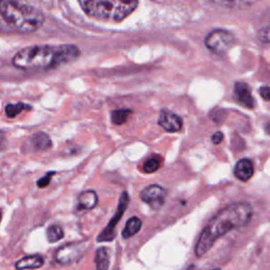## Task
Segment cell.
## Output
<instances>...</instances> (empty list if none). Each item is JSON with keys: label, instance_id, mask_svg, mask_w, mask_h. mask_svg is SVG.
I'll return each mask as SVG.
<instances>
[{"label": "cell", "instance_id": "30bf717a", "mask_svg": "<svg viewBox=\"0 0 270 270\" xmlns=\"http://www.w3.org/2000/svg\"><path fill=\"white\" fill-rule=\"evenodd\" d=\"M234 95L238 103L249 109H254L255 102L251 94L250 87L245 83H236L234 85Z\"/></svg>", "mask_w": 270, "mask_h": 270}, {"label": "cell", "instance_id": "603a6c76", "mask_svg": "<svg viewBox=\"0 0 270 270\" xmlns=\"http://www.w3.org/2000/svg\"><path fill=\"white\" fill-rule=\"evenodd\" d=\"M260 95L262 96L263 99L267 100L269 102L270 100V87H261L260 88Z\"/></svg>", "mask_w": 270, "mask_h": 270}, {"label": "cell", "instance_id": "7402d4cb", "mask_svg": "<svg viewBox=\"0 0 270 270\" xmlns=\"http://www.w3.org/2000/svg\"><path fill=\"white\" fill-rule=\"evenodd\" d=\"M259 38L262 42L264 43H268L270 42V27L264 28L260 31L259 33Z\"/></svg>", "mask_w": 270, "mask_h": 270}, {"label": "cell", "instance_id": "277c9868", "mask_svg": "<svg viewBox=\"0 0 270 270\" xmlns=\"http://www.w3.org/2000/svg\"><path fill=\"white\" fill-rule=\"evenodd\" d=\"M79 5L85 13L96 20L121 22L131 15L139 7L137 1L119 0H83Z\"/></svg>", "mask_w": 270, "mask_h": 270}, {"label": "cell", "instance_id": "ffe728a7", "mask_svg": "<svg viewBox=\"0 0 270 270\" xmlns=\"http://www.w3.org/2000/svg\"><path fill=\"white\" fill-rule=\"evenodd\" d=\"M26 108L31 109V107L24 105L23 103L9 104L7 107H5V115H7L9 118H14Z\"/></svg>", "mask_w": 270, "mask_h": 270}, {"label": "cell", "instance_id": "7a4b0ae2", "mask_svg": "<svg viewBox=\"0 0 270 270\" xmlns=\"http://www.w3.org/2000/svg\"><path fill=\"white\" fill-rule=\"evenodd\" d=\"M79 54V49L74 45L31 46L17 52L12 62L20 70L42 71L70 64Z\"/></svg>", "mask_w": 270, "mask_h": 270}, {"label": "cell", "instance_id": "7c38bea8", "mask_svg": "<svg viewBox=\"0 0 270 270\" xmlns=\"http://www.w3.org/2000/svg\"><path fill=\"white\" fill-rule=\"evenodd\" d=\"M45 259L39 254L26 255L22 259L15 263V267L18 270H26V269H38L43 266Z\"/></svg>", "mask_w": 270, "mask_h": 270}, {"label": "cell", "instance_id": "cb8c5ba5", "mask_svg": "<svg viewBox=\"0 0 270 270\" xmlns=\"http://www.w3.org/2000/svg\"><path fill=\"white\" fill-rule=\"evenodd\" d=\"M223 140H224V135L222 132H219V131L216 132V133L213 134L211 137V141L213 144H215V145H219V144L223 142Z\"/></svg>", "mask_w": 270, "mask_h": 270}, {"label": "cell", "instance_id": "9a60e30c", "mask_svg": "<svg viewBox=\"0 0 270 270\" xmlns=\"http://www.w3.org/2000/svg\"><path fill=\"white\" fill-rule=\"evenodd\" d=\"M33 146L36 150H40V151H45L52 147V141L50 139L49 135L43 133V132H37L33 134L32 137Z\"/></svg>", "mask_w": 270, "mask_h": 270}, {"label": "cell", "instance_id": "5b68a950", "mask_svg": "<svg viewBox=\"0 0 270 270\" xmlns=\"http://www.w3.org/2000/svg\"><path fill=\"white\" fill-rule=\"evenodd\" d=\"M234 36L226 30H213L206 36L205 46L210 52L216 55H223L234 46Z\"/></svg>", "mask_w": 270, "mask_h": 270}, {"label": "cell", "instance_id": "9c48e42d", "mask_svg": "<svg viewBox=\"0 0 270 270\" xmlns=\"http://www.w3.org/2000/svg\"><path fill=\"white\" fill-rule=\"evenodd\" d=\"M158 124L167 132L175 133V132H179L183 127V119L180 115L175 114L170 110L164 109L160 113Z\"/></svg>", "mask_w": 270, "mask_h": 270}, {"label": "cell", "instance_id": "2e32d148", "mask_svg": "<svg viewBox=\"0 0 270 270\" xmlns=\"http://www.w3.org/2000/svg\"><path fill=\"white\" fill-rule=\"evenodd\" d=\"M96 270H108L110 265L109 250L106 247H100L96 251L95 255Z\"/></svg>", "mask_w": 270, "mask_h": 270}, {"label": "cell", "instance_id": "52a82bcc", "mask_svg": "<svg viewBox=\"0 0 270 270\" xmlns=\"http://www.w3.org/2000/svg\"><path fill=\"white\" fill-rule=\"evenodd\" d=\"M129 202H130L129 194L127 192H123L121 198H119L117 210L115 212L114 216L112 217V219L109 222V224L107 225V227L103 230V232H100V234L97 236V242H110L115 237L116 225L123 217L125 210L127 209V207L129 205Z\"/></svg>", "mask_w": 270, "mask_h": 270}, {"label": "cell", "instance_id": "8fae6325", "mask_svg": "<svg viewBox=\"0 0 270 270\" xmlns=\"http://www.w3.org/2000/svg\"><path fill=\"white\" fill-rule=\"evenodd\" d=\"M254 173L253 162L248 159L240 160L234 167V175L237 180L242 181L249 180Z\"/></svg>", "mask_w": 270, "mask_h": 270}, {"label": "cell", "instance_id": "6da1fadb", "mask_svg": "<svg viewBox=\"0 0 270 270\" xmlns=\"http://www.w3.org/2000/svg\"><path fill=\"white\" fill-rule=\"evenodd\" d=\"M252 217V208L248 203H234L218 211L205 226L196 246L198 257L205 255L219 237L228 232L246 226Z\"/></svg>", "mask_w": 270, "mask_h": 270}, {"label": "cell", "instance_id": "5bb4252c", "mask_svg": "<svg viewBox=\"0 0 270 270\" xmlns=\"http://www.w3.org/2000/svg\"><path fill=\"white\" fill-rule=\"evenodd\" d=\"M142 219L137 216H132L128 219L127 224H126L125 228L122 232L124 238H130L136 234H139L140 230L142 229Z\"/></svg>", "mask_w": 270, "mask_h": 270}, {"label": "cell", "instance_id": "e0dca14e", "mask_svg": "<svg viewBox=\"0 0 270 270\" xmlns=\"http://www.w3.org/2000/svg\"><path fill=\"white\" fill-rule=\"evenodd\" d=\"M133 113V111L130 109H117L112 111L111 113V119L112 123L116 126L124 125L126 122L128 121L129 116Z\"/></svg>", "mask_w": 270, "mask_h": 270}, {"label": "cell", "instance_id": "44dd1931", "mask_svg": "<svg viewBox=\"0 0 270 270\" xmlns=\"http://www.w3.org/2000/svg\"><path fill=\"white\" fill-rule=\"evenodd\" d=\"M55 172H49L46 175H43L42 178H40L38 180H37V186L39 188H46L49 186V184L51 183L52 180V175H54Z\"/></svg>", "mask_w": 270, "mask_h": 270}, {"label": "cell", "instance_id": "ba28073f", "mask_svg": "<svg viewBox=\"0 0 270 270\" xmlns=\"http://www.w3.org/2000/svg\"><path fill=\"white\" fill-rule=\"evenodd\" d=\"M140 197L144 203L149 205L150 208L153 210H159L165 204L167 190L160 185H149L142 190Z\"/></svg>", "mask_w": 270, "mask_h": 270}, {"label": "cell", "instance_id": "ac0fdd59", "mask_svg": "<svg viewBox=\"0 0 270 270\" xmlns=\"http://www.w3.org/2000/svg\"><path fill=\"white\" fill-rule=\"evenodd\" d=\"M65 236L64 229L59 225H51L47 229V238L50 243H56Z\"/></svg>", "mask_w": 270, "mask_h": 270}, {"label": "cell", "instance_id": "4fadbf2b", "mask_svg": "<svg viewBox=\"0 0 270 270\" xmlns=\"http://www.w3.org/2000/svg\"><path fill=\"white\" fill-rule=\"evenodd\" d=\"M98 203L97 193L93 190H86L78 197V207L80 209L91 210L95 208Z\"/></svg>", "mask_w": 270, "mask_h": 270}, {"label": "cell", "instance_id": "3957f363", "mask_svg": "<svg viewBox=\"0 0 270 270\" xmlns=\"http://www.w3.org/2000/svg\"><path fill=\"white\" fill-rule=\"evenodd\" d=\"M0 13L10 28L23 34L36 32L45 23L42 12L26 2L4 0L0 4Z\"/></svg>", "mask_w": 270, "mask_h": 270}, {"label": "cell", "instance_id": "d4e9b609", "mask_svg": "<svg viewBox=\"0 0 270 270\" xmlns=\"http://www.w3.org/2000/svg\"><path fill=\"white\" fill-rule=\"evenodd\" d=\"M212 270H221L219 268H216V269H212Z\"/></svg>", "mask_w": 270, "mask_h": 270}, {"label": "cell", "instance_id": "d6986e66", "mask_svg": "<svg viewBox=\"0 0 270 270\" xmlns=\"http://www.w3.org/2000/svg\"><path fill=\"white\" fill-rule=\"evenodd\" d=\"M162 164V159L160 156H152L148 159L143 165V171L145 173H153L160 169Z\"/></svg>", "mask_w": 270, "mask_h": 270}, {"label": "cell", "instance_id": "8992f818", "mask_svg": "<svg viewBox=\"0 0 270 270\" xmlns=\"http://www.w3.org/2000/svg\"><path fill=\"white\" fill-rule=\"evenodd\" d=\"M87 247L88 243L85 241L66 244L56 251L55 260L61 265H68V264L77 261L85 253Z\"/></svg>", "mask_w": 270, "mask_h": 270}]
</instances>
